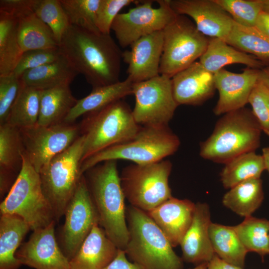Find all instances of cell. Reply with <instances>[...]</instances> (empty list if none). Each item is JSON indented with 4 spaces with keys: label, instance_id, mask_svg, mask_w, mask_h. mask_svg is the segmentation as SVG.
Masks as SVG:
<instances>
[{
    "label": "cell",
    "instance_id": "14",
    "mask_svg": "<svg viewBox=\"0 0 269 269\" xmlns=\"http://www.w3.org/2000/svg\"><path fill=\"white\" fill-rule=\"evenodd\" d=\"M64 216L61 248L70 261L94 226L99 224L98 214L84 175L67 206Z\"/></svg>",
    "mask_w": 269,
    "mask_h": 269
},
{
    "label": "cell",
    "instance_id": "34",
    "mask_svg": "<svg viewBox=\"0 0 269 269\" xmlns=\"http://www.w3.org/2000/svg\"><path fill=\"white\" fill-rule=\"evenodd\" d=\"M42 90L23 85L13 103L7 122L18 129L37 125Z\"/></svg>",
    "mask_w": 269,
    "mask_h": 269
},
{
    "label": "cell",
    "instance_id": "12",
    "mask_svg": "<svg viewBox=\"0 0 269 269\" xmlns=\"http://www.w3.org/2000/svg\"><path fill=\"white\" fill-rule=\"evenodd\" d=\"M156 1L159 5L157 8L152 7L153 0H141L128 12L117 15L111 29L121 47H128L143 36L163 30L175 19L177 14L170 0Z\"/></svg>",
    "mask_w": 269,
    "mask_h": 269
},
{
    "label": "cell",
    "instance_id": "1",
    "mask_svg": "<svg viewBox=\"0 0 269 269\" xmlns=\"http://www.w3.org/2000/svg\"><path fill=\"white\" fill-rule=\"evenodd\" d=\"M62 54L93 88L120 81L123 52L110 34L70 25L59 44Z\"/></svg>",
    "mask_w": 269,
    "mask_h": 269
},
{
    "label": "cell",
    "instance_id": "46",
    "mask_svg": "<svg viewBox=\"0 0 269 269\" xmlns=\"http://www.w3.org/2000/svg\"><path fill=\"white\" fill-rule=\"evenodd\" d=\"M255 27L269 37V12L265 10L261 12Z\"/></svg>",
    "mask_w": 269,
    "mask_h": 269
},
{
    "label": "cell",
    "instance_id": "36",
    "mask_svg": "<svg viewBox=\"0 0 269 269\" xmlns=\"http://www.w3.org/2000/svg\"><path fill=\"white\" fill-rule=\"evenodd\" d=\"M233 228L248 252H255L263 259L269 254V220L251 216Z\"/></svg>",
    "mask_w": 269,
    "mask_h": 269
},
{
    "label": "cell",
    "instance_id": "11",
    "mask_svg": "<svg viewBox=\"0 0 269 269\" xmlns=\"http://www.w3.org/2000/svg\"><path fill=\"white\" fill-rule=\"evenodd\" d=\"M132 94L135 101L133 115L140 126H168L178 106L171 78L164 75L133 83Z\"/></svg>",
    "mask_w": 269,
    "mask_h": 269
},
{
    "label": "cell",
    "instance_id": "23",
    "mask_svg": "<svg viewBox=\"0 0 269 269\" xmlns=\"http://www.w3.org/2000/svg\"><path fill=\"white\" fill-rule=\"evenodd\" d=\"M24 149L19 129L6 123L0 125V194L8 193L22 167Z\"/></svg>",
    "mask_w": 269,
    "mask_h": 269
},
{
    "label": "cell",
    "instance_id": "22",
    "mask_svg": "<svg viewBox=\"0 0 269 269\" xmlns=\"http://www.w3.org/2000/svg\"><path fill=\"white\" fill-rule=\"evenodd\" d=\"M119 249L96 224L70 260V269H104L116 257Z\"/></svg>",
    "mask_w": 269,
    "mask_h": 269
},
{
    "label": "cell",
    "instance_id": "51",
    "mask_svg": "<svg viewBox=\"0 0 269 269\" xmlns=\"http://www.w3.org/2000/svg\"><path fill=\"white\" fill-rule=\"evenodd\" d=\"M263 10L269 12V0H263Z\"/></svg>",
    "mask_w": 269,
    "mask_h": 269
},
{
    "label": "cell",
    "instance_id": "13",
    "mask_svg": "<svg viewBox=\"0 0 269 269\" xmlns=\"http://www.w3.org/2000/svg\"><path fill=\"white\" fill-rule=\"evenodd\" d=\"M19 129L23 153L38 173L54 157L68 148L81 134L80 126L64 122Z\"/></svg>",
    "mask_w": 269,
    "mask_h": 269
},
{
    "label": "cell",
    "instance_id": "40",
    "mask_svg": "<svg viewBox=\"0 0 269 269\" xmlns=\"http://www.w3.org/2000/svg\"><path fill=\"white\" fill-rule=\"evenodd\" d=\"M248 103L262 131L269 136V89L259 79L252 91Z\"/></svg>",
    "mask_w": 269,
    "mask_h": 269
},
{
    "label": "cell",
    "instance_id": "39",
    "mask_svg": "<svg viewBox=\"0 0 269 269\" xmlns=\"http://www.w3.org/2000/svg\"><path fill=\"white\" fill-rule=\"evenodd\" d=\"M238 24L254 27L263 10V0H215Z\"/></svg>",
    "mask_w": 269,
    "mask_h": 269
},
{
    "label": "cell",
    "instance_id": "33",
    "mask_svg": "<svg viewBox=\"0 0 269 269\" xmlns=\"http://www.w3.org/2000/svg\"><path fill=\"white\" fill-rule=\"evenodd\" d=\"M17 19L0 11V76L13 73L22 54L17 33Z\"/></svg>",
    "mask_w": 269,
    "mask_h": 269
},
{
    "label": "cell",
    "instance_id": "2",
    "mask_svg": "<svg viewBox=\"0 0 269 269\" xmlns=\"http://www.w3.org/2000/svg\"><path fill=\"white\" fill-rule=\"evenodd\" d=\"M88 173V188L97 209L100 226L119 249L125 250L129 239L125 197L117 160L96 165Z\"/></svg>",
    "mask_w": 269,
    "mask_h": 269
},
{
    "label": "cell",
    "instance_id": "32",
    "mask_svg": "<svg viewBox=\"0 0 269 269\" xmlns=\"http://www.w3.org/2000/svg\"><path fill=\"white\" fill-rule=\"evenodd\" d=\"M266 170L262 154L252 151L241 154L225 164L220 173L223 187L230 189L247 180L260 178Z\"/></svg>",
    "mask_w": 269,
    "mask_h": 269
},
{
    "label": "cell",
    "instance_id": "24",
    "mask_svg": "<svg viewBox=\"0 0 269 269\" xmlns=\"http://www.w3.org/2000/svg\"><path fill=\"white\" fill-rule=\"evenodd\" d=\"M201 64L215 74L225 66L242 64L248 67L261 69L265 62L256 57L241 51L228 44L223 39L211 38L204 53L199 58Z\"/></svg>",
    "mask_w": 269,
    "mask_h": 269
},
{
    "label": "cell",
    "instance_id": "10",
    "mask_svg": "<svg viewBox=\"0 0 269 269\" xmlns=\"http://www.w3.org/2000/svg\"><path fill=\"white\" fill-rule=\"evenodd\" d=\"M163 32L159 74L170 78L200 58L205 52L210 39L184 15L177 14Z\"/></svg>",
    "mask_w": 269,
    "mask_h": 269
},
{
    "label": "cell",
    "instance_id": "42",
    "mask_svg": "<svg viewBox=\"0 0 269 269\" xmlns=\"http://www.w3.org/2000/svg\"><path fill=\"white\" fill-rule=\"evenodd\" d=\"M23 83L13 73L0 76V125L7 122L10 109Z\"/></svg>",
    "mask_w": 269,
    "mask_h": 269
},
{
    "label": "cell",
    "instance_id": "5",
    "mask_svg": "<svg viewBox=\"0 0 269 269\" xmlns=\"http://www.w3.org/2000/svg\"><path fill=\"white\" fill-rule=\"evenodd\" d=\"M180 141L167 126H142L131 139L105 148L84 160L81 173L101 162L127 160L134 164H145L159 161L174 154Z\"/></svg>",
    "mask_w": 269,
    "mask_h": 269
},
{
    "label": "cell",
    "instance_id": "25",
    "mask_svg": "<svg viewBox=\"0 0 269 269\" xmlns=\"http://www.w3.org/2000/svg\"><path fill=\"white\" fill-rule=\"evenodd\" d=\"M133 83L128 79L116 83L93 88L85 97L78 100L64 122L73 124L80 116L97 111L132 94Z\"/></svg>",
    "mask_w": 269,
    "mask_h": 269
},
{
    "label": "cell",
    "instance_id": "9",
    "mask_svg": "<svg viewBox=\"0 0 269 269\" xmlns=\"http://www.w3.org/2000/svg\"><path fill=\"white\" fill-rule=\"evenodd\" d=\"M172 167L168 160L126 166L120 175L125 198L131 206L146 212L170 198Z\"/></svg>",
    "mask_w": 269,
    "mask_h": 269
},
{
    "label": "cell",
    "instance_id": "6",
    "mask_svg": "<svg viewBox=\"0 0 269 269\" xmlns=\"http://www.w3.org/2000/svg\"><path fill=\"white\" fill-rule=\"evenodd\" d=\"M141 127L122 100L87 114L80 126L84 136L82 162L105 148L131 139Z\"/></svg>",
    "mask_w": 269,
    "mask_h": 269
},
{
    "label": "cell",
    "instance_id": "26",
    "mask_svg": "<svg viewBox=\"0 0 269 269\" xmlns=\"http://www.w3.org/2000/svg\"><path fill=\"white\" fill-rule=\"evenodd\" d=\"M30 228L20 217L1 214L0 218V269H18L21 266L15 254Z\"/></svg>",
    "mask_w": 269,
    "mask_h": 269
},
{
    "label": "cell",
    "instance_id": "43",
    "mask_svg": "<svg viewBox=\"0 0 269 269\" xmlns=\"http://www.w3.org/2000/svg\"><path fill=\"white\" fill-rule=\"evenodd\" d=\"M141 0H100L96 14V25L99 31L110 34L113 22L124 7L132 3L137 4Z\"/></svg>",
    "mask_w": 269,
    "mask_h": 269
},
{
    "label": "cell",
    "instance_id": "50",
    "mask_svg": "<svg viewBox=\"0 0 269 269\" xmlns=\"http://www.w3.org/2000/svg\"><path fill=\"white\" fill-rule=\"evenodd\" d=\"M208 263H203L197 265L195 267L191 269H207Z\"/></svg>",
    "mask_w": 269,
    "mask_h": 269
},
{
    "label": "cell",
    "instance_id": "29",
    "mask_svg": "<svg viewBox=\"0 0 269 269\" xmlns=\"http://www.w3.org/2000/svg\"><path fill=\"white\" fill-rule=\"evenodd\" d=\"M209 232L215 254L224 262L244 269L248 251L233 226L212 222Z\"/></svg>",
    "mask_w": 269,
    "mask_h": 269
},
{
    "label": "cell",
    "instance_id": "8",
    "mask_svg": "<svg viewBox=\"0 0 269 269\" xmlns=\"http://www.w3.org/2000/svg\"><path fill=\"white\" fill-rule=\"evenodd\" d=\"M84 135L54 157L39 172L43 193L53 209L56 221L64 216L82 176Z\"/></svg>",
    "mask_w": 269,
    "mask_h": 269
},
{
    "label": "cell",
    "instance_id": "17",
    "mask_svg": "<svg viewBox=\"0 0 269 269\" xmlns=\"http://www.w3.org/2000/svg\"><path fill=\"white\" fill-rule=\"evenodd\" d=\"M260 69L247 67L240 73L223 68L214 74L219 98L213 109L215 115L244 108L259 79Z\"/></svg>",
    "mask_w": 269,
    "mask_h": 269
},
{
    "label": "cell",
    "instance_id": "48",
    "mask_svg": "<svg viewBox=\"0 0 269 269\" xmlns=\"http://www.w3.org/2000/svg\"><path fill=\"white\" fill-rule=\"evenodd\" d=\"M264 62L265 65L260 69L259 80L269 89V60Z\"/></svg>",
    "mask_w": 269,
    "mask_h": 269
},
{
    "label": "cell",
    "instance_id": "19",
    "mask_svg": "<svg viewBox=\"0 0 269 269\" xmlns=\"http://www.w3.org/2000/svg\"><path fill=\"white\" fill-rule=\"evenodd\" d=\"M171 80L173 96L178 106L201 105L212 98L216 90L214 74L199 61L176 73Z\"/></svg>",
    "mask_w": 269,
    "mask_h": 269
},
{
    "label": "cell",
    "instance_id": "41",
    "mask_svg": "<svg viewBox=\"0 0 269 269\" xmlns=\"http://www.w3.org/2000/svg\"><path fill=\"white\" fill-rule=\"evenodd\" d=\"M62 55L59 47L23 52L12 73L20 77L26 71L51 63L58 59Z\"/></svg>",
    "mask_w": 269,
    "mask_h": 269
},
{
    "label": "cell",
    "instance_id": "30",
    "mask_svg": "<svg viewBox=\"0 0 269 269\" xmlns=\"http://www.w3.org/2000/svg\"><path fill=\"white\" fill-rule=\"evenodd\" d=\"M17 19V37L23 52L59 47L51 29L34 11Z\"/></svg>",
    "mask_w": 269,
    "mask_h": 269
},
{
    "label": "cell",
    "instance_id": "16",
    "mask_svg": "<svg viewBox=\"0 0 269 269\" xmlns=\"http://www.w3.org/2000/svg\"><path fill=\"white\" fill-rule=\"evenodd\" d=\"M170 6L179 15L191 17L203 35L225 40L234 21L215 0H170Z\"/></svg>",
    "mask_w": 269,
    "mask_h": 269
},
{
    "label": "cell",
    "instance_id": "27",
    "mask_svg": "<svg viewBox=\"0 0 269 269\" xmlns=\"http://www.w3.org/2000/svg\"><path fill=\"white\" fill-rule=\"evenodd\" d=\"M78 74L66 58L57 60L23 73L20 78L26 86L45 90L69 85Z\"/></svg>",
    "mask_w": 269,
    "mask_h": 269
},
{
    "label": "cell",
    "instance_id": "44",
    "mask_svg": "<svg viewBox=\"0 0 269 269\" xmlns=\"http://www.w3.org/2000/svg\"><path fill=\"white\" fill-rule=\"evenodd\" d=\"M37 0H0V11L9 14L17 19L34 11Z\"/></svg>",
    "mask_w": 269,
    "mask_h": 269
},
{
    "label": "cell",
    "instance_id": "52",
    "mask_svg": "<svg viewBox=\"0 0 269 269\" xmlns=\"http://www.w3.org/2000/svg\"></svg>",
    "mask_w": 269,
    "mask_h": 269
},
{
    "label": "cell",
    "instance_id": "15",
    "mask_svg": "<svg viewBox=\"0 0 269 269\" xmlns=\"http://www.w3.org/2000/svg\"><path fill=\"white\" fill-rule=\"evenodd\" d=\"M55 221L33 231L15 257L21 265L34 269H70V261L57 242Z\"/></svg>",
    "mask_w": 269,
    "mask_h": 269
},
{
    "label": "cell",
    "instance_id": "49",
    "mask_svg": "<svg viewBox=\"0 0 269 269\" xmlns=\"http://www.w3.org/2000/svg\"><path fill=\"white\" fill-rule=\"evenodd\" d=\"M262 155L264 160L266 170L269 172V147L263 149Z\"/></svg>",
    "mask_w": 269,
    "mask_h": 269
},
{
    "label": "cell",
    "instance_id": "28",
    "mask_svg": "<svg viewBox=\"0 0 269 269\" xmlns=\"http://www.w3.org/2000/svg\"><path fill=\"white\" fill-rule=\"evenodd\" d=\"M77 101L69 85L42 90L37 125L49 126L63 123Z\"/></svg>",
    "mask_w": 269,
    "mask_h": 269
},
{
    "label": "cell",
    "instance_id": "47",
    "mask_svg": "<svg viewBox=\"0 0 269 269\" xmlns=\"http://www.w3.org/2000/svg\"><path fill=\"white\" fill-rule=\"evenodd\" d=\"M207 269H244L230 265L221 260L215 255L212 260L208 263Z\"/></svg>",
    "mask_w": 269,
    "mask_h": 269
},
{
    "label": "cell",
    "instance_id": "31",
    "mask_svg": "<svg viewBox=\"0 0 269 269\" xmlns=\"http://www.w3.org/2000/svg\"><path fill=\"white\" fill-rule=\"evenodd\" d=\"M260 178L246 181L229 189L223 197L222 203L241 217H247L259 208L264 200Z\"/></svg>",
    "mask_w": 269,
    "mask_h": 269
},
{
    "label": "cell",
    "instance_id": "45",
    "mask_svg": "<svg viewBox=\"0 0 269 269\" xmlns=\"http://www.w3.org/2000/svg\"><path fill=\"white\" fill-rule=\"evenodd\" d=\"M104 269H142L136 264L131 262L124 250L119 249L115 259Z\"/></svg>",
    "mask_w": 269,
    "mask_h": 269
},
{
    "label": "cell",
    "instance_id": "4",
    "mask_svg": "<svg viewBox=\"0 0 269 269\" xmlns=\"http://www.w3.org/2000/svg\"><path fill=\"white\" fill-rule=\"evenodd\" d=\"M126 218L129 239L125 249L142 269H183V260L147 212L130 206Z\"/></svg>",
    "mask_w": 269,
    "mask_h": 269
},
{
    "label": "cell",
    "instance_id": "38",
    "mask_svg": "<svg viewBox=\"0 0 269 269\" xmlns=\"http://www.w3.org/2000/svg\"><path fill=\"white\" fill-rule=\"evenodd\" d=\"M34 12L49 27L59 44L70 25L60 0H37Z\"/></svg>",
    "mask_w": 269,
    "mask_h": 269
},
{
    "label": "cell",
    "instance_id": "20",
    "mask_svg": "<svg viewBox=\"0 0 269 269\" xmlns=\"http://www.w3.org/2000/svg\"><path fill=\"white\" fill-rule=\"evenodd\" d=\"M195 206L188 199L172 197L147 213L174 248L180 245L188 230Z\"/></svg>",
    "mask_w": 269,
    "mask_h": 269
},
{
    "label": "cell",
    "instance_id": "18",
    "mask_svg": "<svg viewBox=\"0 0 269 269\" xmlns=\"http://www.w3.org/2000/svg\"><path fill=\"white\" fill-rule=\"evenodd\" d=\"M163 46V30L133 42L130 45L131 49L122 54V58L128 65L127 78L135 83L159 75Z\"/></svg>",
    "mask_w": 269,
    "mask_h": 269
},
{
    "label": "cell",
    "instance_id": "37",
    "mask_svg": "<svg viewBox=\"0 0 269 269\" xmlns=\"http://www.w3.org/2000/svg\"><path fill=\"white\" fill-rule=\"evenodd\" d=\"M60 2L70 25L100 32L96 25V14L100 0H60Z\"/></svg>",
    "mask_w": 269,
    "mask_h": 269
},
{
    "label": "cell",
    "instance_id": "21",
    "mask_svg": "<svg viewBox=\"0 0 269 269\" xmlns=\"http://www.w3.org/2000/svg\"><path fill=\"white\" fill-rule=\"evenodd\" d=\"M211 223L209 205L196 203L192 223L180 244L183 261L197 266L212 260L215 254L209 236Z\"/></svg>",
    "mask_w": 269,
    "mask_h": 269
},
{
    "label": "cell",
    "instance_id": "3",
    "mask_svg": "<svg viewBox=\"0 0 269 269\" xmlns=\"http://www.w3.org/2000/svg\"><path fill=\"white\" fill-rule=\"evenodd\" d=\"M262 130L252 110L246 108L229 112L217 122L211 134L200 144L204 159L226 164L260 146Z\"/></svg>",
    "mask_w": 269,
    "mask_h": 269
},
{
    "label": "cell",
    "instance_id": "7",
    "mask_svg": "<svg viewBox=\"0 0 269 269\" xmlns=\"http://www.w3.org/2000/svg\"><path fill=\"white\" fill-rule=\"evenodd\" d=\"M21 170L0 204L1 214L17 215L34 231L56 221L51 206L45 197L38 173L23 152Z\"/></svg>",
    "mask_w": 269,
    "mask_h": 269
},
{
    "label": "cell",
    "instance_id": "35",
    "mask_svg": "<svg viewBox=\"0 0 269 269\" xmlns=\"http://www.w3.org/2000/svg\"><path fill=\"white\" fill-rule=\"evenodd\" d=\"M224 40L233 47L263 61L269 60V37L255 26H245L234 21Z\"/></svg>",
    "mask_w": 269,
    "mask_h": 269
}]
</instances>
